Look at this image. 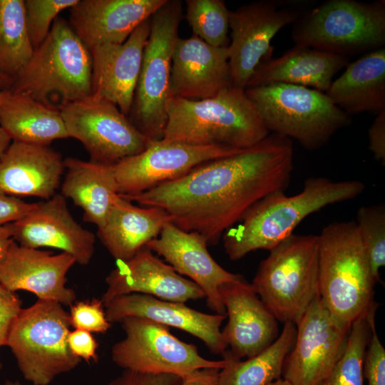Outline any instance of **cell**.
Listing matches in <instances>:
<instances>
[{"label":"cell","mask_w":385,"mask_h":385,"mask_svg":"<svg viewBox=\"0 0 385 385\" xmlns=\"http://www.w3.org/2000/svg\"><path fill=\"white\" fill-rule=\"evenodd\" d=\"M267 385H290L286 380L280 378Z\"/></svg>","instance_id":"obj_48"},{"label":"cell","mask_w":385,"mask_h":385,"mask_svg":"<svg viewBox=\"0 0 385 385\" xmlns=\"http://www.w3.org/2000/svg\"><path fill=\"white\" fill-rule=\"evenodd\" d=\"M243 150V149H242ZM222 145H195L154 140L143 151L113 165L118 195H135L175 180L196 166L240 150Z\"/></svg>","instance_id":"obj_15"},{"label":"cell","mask_w":385,"mask_h":385,"mask_svg":"<svg viewBox=\"0 0 385 385\" xmlns=\"http://www.w3.org/2000/svg\"><path fill=\"white\" fill-rule=\"evenodd\" d=\"M220 369L203 368L181 379L178 385H217Z\"/></svg>","instance_id":"obj_44"},{"label":"cell","mask_w":385,"mask_h":385,"mask_svg":"<svg viewBox=\"0 0 385 385\" xmlns=\"http://www.w3.org/2000/svg\"><path fill=\"white\" fill-rule=\"evenodd\" d=\"M181 379L168 374H146L128 370L115 377L108 385H178Z\"/></svg>","instance_id":"obj_40"},{"label":"cell","mask_w":385,"mask_h":385,"mask_svg":"<svg viewBox=\"0 0 385 385\" xmlns=\"http://www.w3.org/2000/svg\"><path fill=\"white\" fill-rule=\"evenodd\" d=\"M34 204L0 191V225L14 222L21 219L34 207Z\"/></svg>","instance_id":"obj_42"},{"label":"cell","mask_w":385,"mask_h":385,"mask_svg":"<svg viewBox=\"0 0 385 385\" xmlns=\"http://www.w3.org/2000/svg\"><path fill=\"white\" fill-rule=\"evenodd\" d=\"M68 312L71 325L74 329L91 333H106L111 327L101 299L76 301Z\"/></svg>","instance_id":"obj_38"},{"label":"cell","mask_w":385,"mask_h":385,"mask_svg":"<svg viewBox=\"0 0 385 385\" xmlns=\"http://www.w3.org/2000/svg\"><path fill=\"white\" fill-rule=\"evenodd\" d=\"M60 113L69 138L80 141L91 161L115 165L145 150L153 141L113 103L91 96L69 103Z\"/></svg>","instance_id":"obj_12"},{"label":"cell","mask_w":385,"mask_h":385,"mask_svg":"<svg viewBox=\"0 0 385 385\" xmlns=\"http://www.w3.org/2000/svg\"><path fill=\"white\" fill-rule=\"evenodd\" d=\"M24 0H0V71L12 79L31 57Z\"/></svg>","instance_id":"obj_32"},{"label":"cell","mask_w":385,"mask_h":385,"mask_svg":"<svg viewBox=\"0 0 385 385\" xmlns=\"http://www.w3.org/2000/svg\"><path fill=\"white\" fill-rule=\"evenodd\" d=\"M13 239L27 247H50L72 256L76 263L87 265L95 251L96 235L78 224L61 193L35 202L34 207L12 222Z\"/></svg>","instance_id":"obj_17"},{"label":"cell","mask_w":385,"mask_h":385,"mask_svg":"<svg viewBox=\"0 0 385 385\" xmlns=\"http://www.w3.org/2000/svg\"><path fill=\"white\" fill-rule=\"evenodd\" d=\"M292 140L270 133L240 152L205 162L183 176L135 195L142 207L165 210L171 222L217 245L226 230L267 195L284 191L293 170Z\"/></svg>","instance_id":"obj_1"},{"label":"cell","mask_w":385,"mask_h":385,"mask_svg":"<svg viewBox=\"0 0 385 385\" xmlns=\"http://www.w3.org/2000/svg\"><path fill=\"white\" fill-rule=\"evenodd\" d=\"M0 127L11 141L25 143L48 145L69 138L59 111L9 91L0 103Z\"/></svg>","instance_id":"obj_30"},{"label":"cell","mask_w":385,"mask_h":385,"mask_svg":"<svg viewBox=\"0 0 385 385\" xmlns=\"http://www.w3.org/2000/svg\"><path fill=\"white\" fill-rule=\"evenodd\" d=\"M349 63V58L295 45L281 56L262 61L245 88L280 83L325 93L334 76Z\"/></svg>","instance_id":"obj_27"},{"label":"cell","mask_w":385,"mask_h":385,"mask_svg":"<svg viewBox=\"0 0 385 385\" xmlns=\"http://www.w3.org/2000/svg\"><path fill=\"white\" fill-rule=\"evenodd\" d=\"M205 238L195 232L185 231L171 222L146 247L162 256L180 275L190 278L204 292L207 303L215 314L225 315L219 287L226 282L238 281L241 274L220 266L207 250Z\"/></svg>","instance_id":"obj_18"},{"label":"cell","mask_w":385,"mask_h":385,"mask_svg":"<svg viewBox=\"0 0 385 385\" xmlns=\"http://www.w3.org/2000/svg\"><path fill=\"white\" fill-rule=\"evenodd\" d=\"M295 45L348 58L384 47L385 1H327L294 23Z\"/></svg>","instance_id":"obj_9"},{"label":"cell","mask_w":385,"mask_h":385,"mask_svg":"<svg viewBox=\"0 0 385 385\" xmlns=\"http://www.w3.org/2000/svg\"><path fill=\"white\" fill-rule=\"evenodd\" d=\"M1 363H0V369H1Z\"/></svg>","instance_id":"obj_51"},{"label":"cell","mask_w":385,"mask_h":385,"mask_svg":"<svg viewBox=\"0 0 385 385\" xmlns=\"http://www.w3.org/2000/svg\"><path fill=\"white\" fill-rule=\"evenodd\" d=\"M284 4L279 1H259L230 11L231 41L227 49L234 86L245 89L257 67L271 58L270 43L274 36L302 15Z\"/></svg>","instance_id":"obj_14"},{"label":"cell","mask_w":385,"mask_h":385,"mask_svg":"<svg viewBox=\"0 0 385 385\" xmlns=\"http://www.w3.org/2000/svg\"><path fill=\"white\" fill-rule=\"evenodd\" d=\"M150 18L123 43H105L89 50L92 61L91 96L115 104L126 116L132 108L150 34Z\"/></svg>","instance_id":"obj_19"},{"label":"cell","mask_w":385,"mask_h":385,"mask_svg":"<svg viewBox=\"0 0 385 385\" xmlns=\"http://www.w3.org/2000/svg\"><path fill=\"white\" fill-rule=\"evenodd\" d=\"M269 252L252 287L277 321L296 324L319 294L318 235L292 234Z\"/></svg>","instance_id":"obj_7"},{"label":"cell","mask_w":385,"mask_h":385,"mask_svg":"<svg viewBox=\"0 0 385 385\" xmlns=\"http://www.w3.org/2000/svg\"><path fill=\"white\" fill-rule=\"evenodd\" d=\"M74 264V258L66 252L54 255L14 241L0 264V283L11 292H29L38 299L70 307L76 294L66 287V274Z\"/></svg>","instance_id":"obj_20"},{"label":"cell","mask_w":385,"mask_h":385,"mask_svg":"<svg viewBox=\"0 0 385 385\" xmlns=\"http://www.w3.org/2000/svg\"><path fill=\"white\" fill-rule=\"evenodd\" d=\"M227 47L211 46L197 36L178 38L173 53L172 97L208 98L233 86Z\"/></svg>","instance_id":"obj_22"},{"label":"cell","mask_w":385,"mask_h":385,"mask_svg":"<svg viewBox=\"0 0 385 385\" xmlns=\"http://www.w3.org/2000/svg\"><path fill=\"white\" fill-rule=\"evenodd\" d=\"M364 189L365 185L357 180L312 177L297 195L270 193L253 205L237 225L225 232L222 237L225 252L230 260H237L252 251L270 250L292 235L310 214L329 205L353 200Z\"/></svg>","instance_id":"obj_2"},{"label":"cell","mask_w":385,"mask_h":385,"mask_svg":"<svg viewBox=\"0 0 385 385\" xmlns=\"http://www.w3.org/2000/svg\"><path fill=\"white\" fill-rule=\"evenodd\" d=\"M113 165L74 158L64 160L66 173L61 194L81 207L84 220L97 227L104 222L118 195Z\"/></svg>","instance_id":"obj_29"},{"label":"cell","mask_w":385,"mask_h":385,"mask_svg":"<svg viewBox=\"0 0 385 385\" xmlns=\"http://www.w3.org/2000/svg\"><path fill=\"white\" fill-rule=\"evenodd\" d=\"M13 79L0 71V91H9L11 86Z\"/></svg>","instance_id":"obj_47"},{"label":"cell","mask_w":385,"mask_h":385,"mask_svg":"<svg viewBox=\"0 0 385 385\" xmlns=\"http://www.w3.org/2000/svg\"><path fill=\"white\" fill-rule=\"evenodd\" d=\"M0 385H23V384L19 381L6 380L4 383L1 384Z\"/></svg>","instance_id":"obj_49"},{"label":"cell","mask_w":385,"mask_h":385,"mask_svg":"<svg viewBox=\"0 0 385 385\" xmlns=\"http://www.w3.org/2000/svg\"><path fill=\"white\" fill-rule=\"evenodd\" d=\"M21 309L18 295L0 283V348L6 345L11 327Z\"/></svg>","instance_id":"obj_39"},{"label":"cell","mask_w":385,"mask_h":385,"mask_svg":"<svg viewBox=\"0 0 385 385\" xmlns=\"http://www.w3.org/2000/svg\"><path fill=\"white\" fill-rule=\"evenodd\" d=\"M296 325L285 322L276 340L258 354L244 361L224 357L217 385H267L281 378L286 356L296 337Z\"/></svg>","instance_id":"obj_31"},{"label":"cell","mask_w":385,"mask_h":385,"mask_svg":"<svg viewBox=\"0 0 385 385\" xmlns=\"http://www.w3.org/2000/svg\"><path fill=\"white\" fill-rule=\"evenodd\" d=\"M13 234L12 222L0 225V264L4 259L11 245L14 241Z\"/></svg>","instance_id":"obj_45"},{"label":"cell","mask_w":385,"mask_h":385,"mask_svg":"<svg viewBox=\"0 0 385 385\" xmlns=\"http://www.w3.org/2000/svg\"><path fill=\"white\" fill-rule=\"evenodd\" d=\"M106 291L101 299L106 305L128 294H143L175 302L205 297L192 281L177 273L146 246L126 261L116 262L106 278Z\"/></svg>","instance_id":"obj_21"},{"label":"cell","mask_w":385,"mask_h":385,"mask_svg":"<svg viewBox=\"0 0 385 385\" xmlns=\"http://www.w3.org/2000/svg\"><path fill=\"white\" fill-rule=\"evenodd\" d=\"M68 347L73 355L86 362L98 361L97 349L98 343L92 333L81 329H74L68 336Z\"/></svg>","instance_id":"obj_41"},{"label":"cell","mask_w":385,"mask_h":385,"mask_svg":"<svg viewBox=\"0 0 385 385\" xmlns=\"http://www.w3.org/2000/svg\"><path fill=\"white\" fill-rule=\"evenodd\" d=\"M166 0H78L68 23L88 50L125 42Z\"/></svg>","instance_id":"obj_24"},{"label":"cell","mask_w":385,"mask_h":385,"mask_svg":"<svg viewBox=\"0 0 385 385\" xmlns=\"http://www.w3.org/2000/svg\"><path fill=\"white\" fill-rule=\"evenodd\" d=\"M63 307L53 300L38 299L21 309L11 327L6 346L24 379L33 385H49L81 361L68 347L71 325Z\"/></svg>","instance_id":"obj_8"},{"label":"cell","mask_w":385,"mask_h":385,"mask_svg":"<svg viewBox=\"0 0 385 385\" xmlns=\"http://www.w3.org/2000/svg\"><path fill=\"white\" fill-rule=\"evenodd\" d=\"M325 94L349 115L385 110V48L349 63Z\"/></svg>","instance_id":"obj_28"},{"label":"cell","mask_w":385,"mask_h":385,"mask_svg":"<svg viewBox=\"0 0 385 385\" xmlns=\"http://www.w3.org/2000/svg\"><path fill=\"white\" fill-rule=\"evenodd\" d=\"M170 222L165 210L138 207L118 194L104 222L98 227L97 236L116 262L126 261L156 238Z\"/></svg>","instance_id":"obj_26"},{"label":"cell","mask_w":385,"mask_h":385,"mask_svg":"<svg viewBox=\"0 0 385 385\" xmlns=\"http://www.w3.org/2000/svg\"><path fill=\"white\" fill-rule=\"evenodd\" d=\"M11 140L0 127V157L11 143Z\"/></svg>","instance_id":"obj_46"},{"label":"cell","mask_w":385,"mask_h":385,"mask_svg":"<svg viewBox=\"0 0 385 385\" xmlns=\"http://www.w3.org/2000/svg\"><path fill=\"white\" fill-rule=\"evenodd\" d=\"M375 302L370 309V336L363 360V377L367 385H385V349L376 332Z\"/></svg>","instance_id":"obj_37"},{"label":"cell","mask_w":385,"mask_h":385,"mask_svg":"<svg viewBox=\"0 0 385 385\" xmlns=\"http://www.w3.org/2000/svg\"><path fill=\"white\" fill-rule=\"evenodd\" d=\"M371 307L352 323L342 355L321 385H364L362 367L370 336Z\"/></svg>","instance_id":"obj_33"},{"label":"cell","mask_w":385,"mask_h":385,"mask_svg":"<svg viewBox=\"0 0 385 385\" xmlns=\"http://www.w3.org/2000/svg\"><path fill=\"white\" fill-rule=\"evenodd\" d=\"M369 147L376 160L385 163V110L377 113L369 128Z\"/></svg>","instance_id":"obj_43"},{"label":"cell","mask_w":385,"mask_h":385,"mask_svg":"<svg viewBox=\"0 0 385 385\" xmlns=\"http://www.w3.org/2000/svg\"><path fill=\"white\" fill-rule=\"evenodd\" d=\"M120 322L125 336L113 346L111 358L124 370L182 379L203 368L222 369L227 363L202 357L195 345L179 339L168 327L152 320L128 317Z\"/></svg>","instance_id":"obj_11"},{"label":"cell","mask_w":385,"mask_h":385,"mask_svg":"<svg viewBox=\"0 0 385 385\" xmlns=\"http://www.w3.org/2000/svg\"><path fill=\"white\" fill-rule=\"evenodd\" d=\"M167 115L164 141L242 150L270 133L245 89L234 86L205 99L172 97Z\"/></svg>","instance_id":"obj_3"},{"label":"cell","mask_w":385,"mask_h":385,"mask_svg":"<svg viewBox=\"0 0 385 385\" xmlns=\"http://www.w3.org/2000/svg\"><path fill=\"white\" fill-rule=\"evenodd\" d=\"M228 321L221 330L227 350L222 357L251 358L278 337V321L244 277L219 287Z\"/></svg>","instance_id":"obj_16"},{"label":"cell","mask_w":385,"mask_h":385,"mask_svg":"<svg viewBox=\"0 0 385 385\" xmlns=\"http://www.w3.org/2000/svg\"><path fill=\"white\" fill-rule=\"evenodd\" d=\"M186 20L193 35L216 47L230 44V13L223 0H187Z\"/></svg>","instance_id":"obj_34"},{"label":"cell","mask_w":385,"mask_h":385,"mask_svg":"<svg viewBox=\"0 0 385 385\" xmlns=\"http://www.w3.org/2000/svg\"><path fill=\"white\" fill-rule=\"evenodd\" d=\"M295 325L294 344L282 378L290 385H321L342 355L351 327L331 314L319 294Z\"/></svg>","instance_id":"obj_13"},{"label":"cell","mask_w":385,"mask_h":385,"mask_svg":"<svg viewBox=\"0 0 385 385\" xmlns=\"http://www.w3.org/2000/svg\"><path fill=\"white\" fill-rule=\"evenodd\" d=\"M360 240L376 282L385 265V205L360 207L355 222Z\"/></svg>","instance_id":"obj_35"},{"label":"cell","mask_w":385,"mask_h":385,"mask_svg":"<svg viewBox=\"0 0 385 385\" xmlns=\"http://www.w3.org/2000/svg\"><path fill=\"white\" fill-rule=\"evenodd\" d=\"M319 294L342 324L366 314L377 282L362 246L356 222H334L318 235Z\"/></svg>","instance_id":"obj_5"},{"label":"cell","mask_w":385,"mask_h":385,"mask_svg":"<svg viewBox=\"0 0 385 385\" xmlns=\"http://www.w3.org/2000/svg\"><path fill=\"white\" fill-rule=\"evenodd\" d=\"M90 51L68 21L57 17L46 39L14 77L9 91L61 111L91 96Z\"/></svg>","instance_id":"obj_4"},{"label":"cell","mask_w":385,"mask_h":385,"mask_svg":"<svg viewBox=\"0 0 385 385\" xmlns=\"http://www.w3.org/2000/svg\"><path fill=\"white\" fill-rule=\"evenodd\" d=\"M78 1L24 0L26 23L34 49L46 39L58 14L73 6Z\"/></svg>","instance_id":"obj_36"},{"label":"cell","mask_w":385,"mask_h":385,"mask_svg":"<svg viewBox=\"0 0 385 385\" xmlns=\"http://www.w3.org/2000/svg\"><path fill=\"white\" fill-rule=\"evenodd\" d=\"M182 14V1L166 0L150 18V34L128 118L153 140L162 139L167 123L172 56Z\"/></svg>","instance_id":"obj_10"},{"label":"cell","mask_w":385,"mask_h":385,"mask_svg":"<svg viewBox=\"0 0 385 385\" xmlns=\"http://www.w3.org/2000/svg\"><path fill=\"white\" fill-rule=\"evenodd\" d=\"M4 91H0V103L2 100L3 96H4Z\"/></svg>","instance_id":"obj_50"},{"label":"cell","mask_w":385,"mask_h":385,"mask_svg":"<svg viewBox=\"0 0 385 385\" xmlns=\"http://www.w3.org/2000/svg\"><path fill=\"white\" fill-rule=\"evenodd\" d=\"M245 93L270 133L309 150L320 148L351 122L325 93L312 88L275 83L247 88Z\"/></svg>","instance_id":"obj_6"},{"label":"cell","mask_w":385,"mask_h":385,"mask_svg":"<svg viewBox=\"0 0 385 385\" xmlns=\"http://www.w3.org/2000/svg\"><path fill=\"white\" fill-rule=\"evenodd\" d=\"M105 310L111 324L120 322L128 317L148 319L193 335L205 343L214 354L222 355L227 350L220 329L225 319L223 314H206L192 309L185 303L137 293L112 299L105 305Z\"/></svg>","instance_id":"obj_23"},{"label":"cell","mask_w":385,"mask_h":385,"mask_svg":"<svg viewBox=\"0 0 385 385\" xmlns=\"http://www.w3.org/2000/svg\"><path fill=\"white\" fill-rule=\"evenodd\" d=\"M64 160L48 145L11 141L0 157V191L48 200L61 184Z\"/></svg>","instance_id":"obj_25"}]
</instances>
